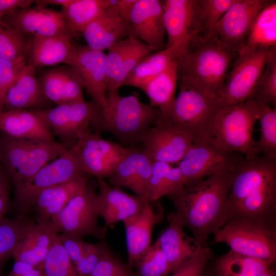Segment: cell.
<instances>
[{
    "label": "cell",
    "instance_id": "obj_27",
    "mask_svg": "<svg viewBox=\"0 0 276 276\" xmlns=\"http://www.w3.org/2000/svg\"><path fill=\"white\" fill-rule=\"evenodd\" d=\"M169 226L156 241L164 253L172 272L189 260L200 247L193 237L185 232V227L174 212L167 216Z\"/></svg>",
    "mask_w": 276,
    "mask_h": 276
},
{
    "label": "cell",
    "instance_id": "obj_12",
    "mask_svg": "<svg viewBox=\"0 0 276 276\" xmlns=\"http://www.w3.org/2000/svg\"><path fill=\"white\" fill-rule=\"evenodd\" d=\"M162 2L168 38L166 48H176L181 56L191 45L204 38L197 0H164Z\"/></svg>",
    "mask_w": 276,
    "mask_h": 276
},
{
    "label": "cell",
    "instance_id": "obj_45",
    "mask_svg": "<svg viewBox=\"0 0 276 276\" xmlns=\"http://www.w3.org/2000/svg\"><path fill=\"white\" fill-rule=\"evenodd\" d=\"M25 58L15 60L0 59V112L5 110L7 93L21 68L26 64Z\"/></svg>",
    "mask_w": 276,
    "mask_h": 276
},
{
    "label": "cell",
    "instance_id": "obj_22",
    "mask_svg": "<svg viewBox=\"0 0 276 276\" xmlns=\"http://www.w3.org/2000/svg\"><path fill=\"white\" fill-rule=\"evenodd\" d=\"M99 192L94 201V209L106 227H113L140 212L149 202L129 194L121 188L111 186L104 179H98Z\"/></svg>",
    "mask_w": 276,
    "mask_h": 276
},
{
    "label": "cell",
    "instance_id": "obj_56",
    "mask_svg": "<svg viewBox=\"0 0 276 276\" xmlns=\"http://www.w3.org/2000/svg\"><path fill=\"white\" fill-rule=\"evenodd\" d=\"M203 276H218L214 269L212 271L205 270L204 272Z\"/></svg>",
    "mask_w": 276,
    "mask_h": 276
},
{
    "label": "cell",
    "instance_id": "obj_23",
    "mask_svg": "<svg viewBox=\"0 0 276 276\" xmlns=\"http://www.w3.org/2000/svg\"><path fill=\"white\" fill-rule=\"evenodd\" d=\"M58 235L50 225L25 220L21 236L12 257L15 261L42 269L46 257Z\"/></svg>",
    "mask_w": 276,
    "mask_h": 276
},
{
    "label": "cell",
    "instance_id": "obj_51",
    "mask_svg": "<svg viewBox=\"0 0 276 276\" xmlns=\"http://www.w3.org/2000/svg\"><path fill=\"white\" fill-rule=\"evenodd\" d=\"M35 4L32 0H0V18L21 8L31 7Z\"/></svg>",
    "mask_w": 276,
    "mask_h": 276
},
{
    "label": "cell",
    "instance_id": "obj_6",
    "mask_svg": "<svg viewBox=\"0 0 276 276\" xmlns=\"http://www.w3.org/2000/svg\"><path fill=\"white\" fill-rule=\"evenodd\" d=\"M257 113L251 100L225 106L216 116L210 143L225 154L239 153L247 158L257 155L253 137Z\"/></svg>",
    "mask_w": 276,
    "mask_h": 276
},
{
    "label": "cell",
    "instance_id": "obj_5",
    "mask_svg": "<svg viewBox=\"0 0 276 276\" xmlns=\"http://www.w3.org/2000/svg\"><path fill=\"white\" fill-rule=\"evenodd\" d=\"M68 148L55 141L16 139L0 134V165L13 185L32 177Z\"/></svg>",
    "mask_w": 276,
    "mask_h": 276
},
{
    "label": "cell",
    "instance_id": "obj_37",
    "mask_svg": "<svg viewBox=\"0 0 276 276\" xmlns=\"http://www.w3.org/2000/svg\"><path fill=\"white\" fill-rule=\"evenodd\" d=\"M255 106L257 120L260 124L261 135L256 141V154L276 160V108L270 105L252 101Z\"/></svg>",
    "mask_w": 276,
    "mask_h": 276
},
{
    "label": "cell",
    "instance_id": "obj_29",
    "mask_svg": "<svg viewBox=\"0 0 276 276\" xmlns=\"http://www.w3.org/2000/svg\"><path fill=\"white\" fill-rule=\"evenodd\" d=\"M70 35L29 38L27 64L36 68L65 63L73 43Z\"/></svg>",
    "mask_w": 276,
    "mask_h": 276
},
{
    "label": "cell",
    "instance_id": "obj_8",
    "mask_svg": "<svg viewBox=\"0 0 276 276\" xmlns=\"http://www.w3.org/2000/svg\"><path fill=\"white\" fill-rule=\"evenodd\" d=\"M168 113L161 117L189 133L194 143L210 142L215 119L224 105L219 97L179 86Z\"/></svg>",
    "mask_w": 276,
    "mask_h": 276
},
{
    "label": "cell",
    "instance_id": "obj_33",
    "mask_svg": "<svg viewBox=\"0 0 276 276\" xmlns=\"http://www.w3.org/2000/svg\"><path fill=\"white\" fill-rule=\"evenodd\" d=\"M180 56L179 52L175 47L166 48L150 54L131 71L122 86H133L143 90L150 81Z\"/></svg>",
    "mask_w": 276,
    "mask_h": 276
},
{
    "label": "cell",
    "instance_id": "obj_57",
    "mask_svg": "<svg viewBox=\"0 0 276 276\" xmlns=\"http://www.w3.org/2000/svg\"><path fill=\"white\" fill-rule=\"evenodd\" d=\"M0 276H2V272H0Z\"/></svg>",
    "mask_w": 276,
    "mask_h": 276
},
{
    "label": "cell",
    "instance_id": "obj_4",
    "mask_svg": "<svg viewBox=\"0 0 276 276\" xmlns=\"http://www.w3.org/2000/svg\"><path fill=\"white\" fill-rule=\"evenodd\" d=\"M161 114L160 110L142 102L135 95L121 96L119 92L107 94L105 107L92 125L97 132L114 135L124 147L143 143L146 133Z\"/></svg>",
    "mask_w": 276,
    "mask_h": 276
},
{
    "label": "cell",
    "instance_id": "obj_32",
    "mask_svg": "<svg viewBox=\"0 0 276 276\" xmlns=\"http://www.w3.org/2000/svg\"><path fill=\"white\" fill-rule=\"evenodd\" d=\"M177 59L171 62L167 67L145 87L143 91L150 100V104L158 108L162 115L171 109L175 99V94L178 83Z\"/></svg>",
    "mask_w": 276,
    "mask_h": 276
},
{
    "label": "cell",
    "instance_id": "obj_2",
    "mask_svg": "<svg viewBox=\"0 0 276 276\" xmlns=\"http://www.w3.org/2000/svg\"><path fill=\"white\" fill-rule=\"evenodd\" d=\"M227 208L226 221L236 218L276 221V160L240 155L234 168Z\"/></svg>",
    "mask_w": 276,
    "mask_h": 276
},
{
    "label": "cell",
    "instance_id": "obj_20",
    "mask_svg": "<svg viewBox=\"0 0 276 276\" xmlns=\"http://www.w3.org/2000/svg\"><path fill=\"white\" fill-rule=\"evenodd\" d=\"M241 154H225L210 142L193 143L177 166L186 182L232 167Z\"/></svg>",
    "mask_w": 276,
    "mask_h": 276
},
{
    "label": "cell",
    "instance_id": "obj_53",
    "mask_svg": "<svg viewBox=\"0 0 276 276\" xmlns=\"http://www.w3.org/2000/svg\"><path fill=\"white\" fill-rule=\"evenodd\" d=\"M136 0H116L115 6L120 16L126 22Z\"/></svg>",
    "mask_w": 276,
    "mask_h": 276
},
{
    "label": "cell",
    "instance_id": "obj_21",
    "mask_svg": "<svg viewBox=\"0 0 276 276\" xmlns=\"http://www.w3.org/2000/svg\"><path fill=\"white\" fill-rule=\"evenodd\" d=\"M164 217V208L157 200L148 202L142 210L123 222L128 252L127 265L130 270L151 245L153 229Z\"/></svg>",
    "mask_w": 276,
    "mask_h": 276
},
{
    "label": "cell",
    "instance_id": "obj_42",
    "mask_svg": "<svg viewBox=\"0 0 276 276\" xmlns=\"http://www.w3.org/2000/svg\"><path fill=\"white\" fill-rule=\"evenodd\" d=\"M25 221L22 216L15 219L5 217L0 219V272L5 262L12 257V252L21 236Z\"/></svg>",
    "mask_w": 276,
    "mask_h": 276
},
{
    "label": "cell",
    "instance_id": "obj_14",
    "mask_svg": "<svg viewBox=\"0 0 276 276\" xmlns=\"http://www.w3.org/2000/svg\"><path fill=\"white\" fill-rule=\"evenodd\" d=\"M269 2L236 0L217 24L214 38L238 54L244 45L254 20Z\"/></svg>",
    "mask_w": 276,
    "mask_h": 276
},
{
    "label": "cell",
    "instance_id": "obj_46",
    "mask_svg": "<svg viewBox=\"0 0 276 276\" xmlns=\"http://www.w3.org/2000/svg\"><path fill=\"white\" fill-rule=\"evenodd\" d=\"M110 251L106 242L96 243L86 242L83 256L75 266L78 276H89L101 259Z\"/></svg>",
    "mask_w": 276,
    "mask_h": 276
},
{
    "label": "cell",
    "instance_id": "obj_1",
    "mask_svg": "<svg viewBox=\"0 0 276 276\" xmlns=\"http://www.w3.org/2000/svg\"><path fill=\"white\" fill-rule=\"evenodd\" d=\"M235 164L208 177L187 181L168 196L174 213L201 247L208 245L209 236L227 220V197Z\"/></svg>",
    "mask_w": 276,
    "mask_h": 276
},
{
    "label": "cell",
    "instance_id": "obj_17",
    "mask_svg": "<svg viewBox=\"0 0 276 276\" xmlns=\"http://www.w3.org/2000/svg\"><path fill=\"white\" fill-rule=\"evenodd\" d=\"M153 162L143 147H126L124 154L108 177L109 183L120 188L129 189L135 195L147 201Z\"/></svg>",
    "mask_w": 276,
    "mask_h": 276
},
{
    "label": "cell",
    "instance_id": "obj_31",
    "mask_svg": "<svg viewBox=\"0 0 276 276\" xmlns=\"http://www.w3.org/2000/svg\"><path fill=\"white\" fill-rule=\"evenodd\" d=\"M98 133L89 131L82 134L72 148L78 155L84 171L103 179L112 173L115 165L110 161L99 143Z\"/></svg>",
    "mask_w": 276,
    "mask_h": 276
},
{
    "label": "cell",
    "instance_id": "obj_9",
    "mask_svg": "<svg viewBox=\"0 0 276 276\" xmlns=\"http://www.w3.org/2000/svg\"><path fill=\"white\" fill-rule=\"evenodd\" d=\"M85 174L78 155L70 148L30 178L14 186L15 208L21 216L33 206L43 191Z\"/></svg>",
    "mask_w": 276,
    "mask_h": 276
},
{
    "label": "cell",
    "instance_id": "obj_18",
    "mask_svg": "<svg viewBox=\"0 0 276 276\" xmlns=\"http://www.w3.org/2000/svg\"><path fill=\"white\" fill-rule=\"evenodd\" d=\"M127 24L128 37L142 41L153 51L166 48L162 1L136 0Z\"/></svg>",
    "mask_w": 276,
    "mask_h": 276
},
{
    "label": "cell",
    "instance_id": "obj_13",
    "mask_svg": "<svg viewBox=\"0 0 276 276\" xmlns=\"http://www.w3.org/2000/svg\"><path fill=\"white\" fill-rule=\"evenodd\" d=\"M34 110L54 134L73 146L82 134L89 131V127L98 117L100 107L94 100L83 101Z\"/></svg>",
    "mask_w": 276,
    "mask_h": 276
},
{
    "label": "cell",
    "instance_id": "obj_38",
    "mask_svg": "<svg viewBox=\"0 0 276 276\" xmlns=\"http://www.w3.org/2000/svg\"><path fill=\"white\" fill-rule=\"evenodd\" d=\"M29 38L0 18V59L26 58Z\"/></svg>",
    "mask_w": 276,
    "mask_h": 276
},
{
    "label": "cell",
    "instance_id": "obj_55",
    "mask_svg": "<svg viewBox=\"0 0 276 276\" xmlns=\"http://www.w3.org/2000/svg\"><path fill=\"white\" fill-rule=\"evenodd\" d=\"M273 265L274 264L261 276H276V272L273 268Z\"/></svg>",
    "mask_w": 276,
    "mask_h": 276
},
{
    "label": "cell",
    "instance_id": "obj_34",
    "mask_svg": "<svg viewBox=\"0 0 276 276\" xmlns=\"http://www.w3.org/2000/svg\"><path fill=\"white\" fill-rule=\"evenodd\" d=\"M275 45L276 2L270 1L254 20L242 49H271Z\"/></svg>",
    "mask_w": 276,
    "mask_h": 276
},
{
    "label": "cell",
    "instance_id": "obj_16",
    "mask_svg": "<svg viewBox=\"0 0 276 276\" xmlns=\"http://www.w3.org/2000/svg\"><path fill=\"white\" fill-rule=\"evenodd\" d=\"M65 64L79 74L84 87L100 108L107 103L106 54L87 45L73 43Z\"/></svg>",
    "mask_w": 276,
    "mask_h": 276
},
{
    "label": "cell",
    "instance_id": "obj_7",
    "mask_svg": "<svg viewBox=\"0 0 276 276\" xmlns=\"http://www.w3.org/2000/svg\"><path fill=\"white\" fill-rule=\"evenodd\" d=\"M214 235L215 243L226 244L234 252L275 263L276 221L232 218Z\"/></svg>",
    "mask_w": 276,
    "mask_h": 276
},
{
    "label": "cell",
    "instance_id": "obj_19",
    "mask_svg": "<svg viewBox=\"0 0 276 276\" xmlns=\"http://www.w3.org/2000/svg\"><path fill=\"white\" fill-rule=\"evenodd\" d=\"M2 20L27 37L74 34L60 12L38 6L17 9Z\"/></svg>",
    "mask_w": 276,
    "mask_h": 276
},
{
    "label": "cell",
    "instance_id": "obj_58",
    "mask_svg": "<svg viewBox=\"0 0 276 276\" xmlns=\"http://www.w3.org/2000/svg\"><path fill=\"white\" fill-rule=\"evenodd\" d=\"M101 276H106V275H101Z\"/></svg>",
    "mask_w": 276,
    "mask_h": 276
},
{
    "label": "cell",
    "instance_id": "obj_11",
    "mask_svg": "<svg viewBox=\"0 0 276 276\" xmlns=\"http://www.w3.org/2000/svg\"><path fill=\"white\" fill-rule=\"evenodd\" d=\"M96 195L94 188L87 185L52 219L50 226L57 234L67 233L82 238L91 236L103 240L107 227L98 224L94 209Z\"/></svg>",
    "mask_w": 276,
    "mask_h": 276
},
{
    "label": "cell",
    "instance_id": "obj_36",
    "mask_svg": "<svg viewBox=\"0 0 276 276\" xmlns=\"http://www.w3.org/2000/svg\"><path fill=\"white\" fill-rule=\"evenodd\" d=\"M273 264L230 250L217 259L214 269L218 276H261Z\"/></svg>",
    "mask_w": 276,
    "mask_h": 276
},
{
    "label": "cell",
    "instance_id": "obj_47",
    "mask_svg": "<svg viewBox=\"0 0 276 276\" xmlns=\"http://www.w3.org/2000/svg\"><path fill=\"white\" fill-rule=\"evenodd\" d=\"M168 163L154 161L148 185L147 200L149 202L158 200L157 195L165 177L172 167Z\"/></svg>",
    "mask_w": 276,
    "mask_h": 276
},
{
    "label": "cell",
    "instance_id": "obj_44",
    "mask_svg": "<svg viewBox=\"0 0 276 276\" xmlns=\"http://www.w3.org/2000/svg\"><path fill=\"white\" fill-rule=\"evenodd\" d=\"M213 256L214 253L208 245L200 247L170 276H203L208 261Z\"/></svg>",
    "mask_w": 276,
    "mask_h": 276
},
{
    "label": "cell",
    "instance_id": "obj_30",
    "mask_svg": "<svg viewBox=\"0 0 276 276\" xmlns=\"http://www.w3.org/2000/svg\"><path fill=\"white\" fill-rule=\"evenodd\" d=\"M48 101L45 97L36 77L35 69L26 64L8 91L5 108L7 109L37 108L43 106Z\"/></svg>",
    "mask_w": 276,
    "mask_h": 276
},
{
    "label": "cell",
    "instance_id": "obj_15",
    "mask_svg": "<svg viewBox=\"0 0 276 276\" xmlns=\"http://www.w3.org/2000/svg\"><path fill=\"white\" fill-rule=\"evenodd\" d=\"M194 143L192 136L161 116L148 131L143 147L154 161L178 164Z\"/></svg>",
    "mask_w": 276,
    "mask_h": 276
},
{
    "label": "cell",
    "instance_id": "obj_24",
    "mask_svg": "<svg viewBox=\"0 0 276 276\" xmlns=\"http://www.w3.org/2000/svg\"><path fill=\"white\" fill-rule=\"evenodd\" d=\"M39 81L45 97L57 105L85 101L82 80L69 65L47 70Z\"/></svg>",
    "mask_w": 276,
    "mask_h": 276
},
{
    "label": "cell",
    "instance_id": "obj_25",
    "mask_svg": "<svg viewBox=\"0 0 276 276\" xmlns=\"http://www.w3.org/2000/svg\"><path fill=\"white\" fill-rule=\"evenodd\" d=\"M116 0L89 24L81 33L87 45L104 51L129 36L126 22L119 15Z\"/></svg>",
    "mask_w": 276,
    "mask_h": 276
},
{
    "label": "cell",
    "instance_id": "obj_39",
    "mask_svg": "<svg viewBox=\"0 0 276 276\" xmlns=\"http://www.w3.org/2000/svg\"><path fill=\"white\" fill-rule=\"evenodd\" d=\"M248 100L276 108V49L271 52L256 87Z\"/></svg>",
    "mask_w": 276,
    "mask_h": 276
},
{
    "label": "cell",
    "instance_id": "obj_35",
    "mask_svg": "<svg viewBox=\"0 0 276 276\" xmlns=\"http://www.w3.org/2000/svg\"><path fill=\"white\" fill-rule=\"evenodd\" d=\"M112 4V0H71L61 7L67 26L74 34L85 28Z\"/></svg>",
    "mask_w": 276,
    "mask_h": 276
},
{
    "label": "cell",
    "instance_id": "obj_28",
    "mask_svg": "<svg viewBox=\"0 0 276 276\" xmlns=\"http://www.w3.org/2000/svg\"><path fill=\"white\" fill-rule=\"evenodd\" d=\"M0 131L16 139L54 141L53 132L34 110L12 109L0 112Z\"/></svg>",
    "mask_w": 276,
    "mask_h": 276
},
{
    "label": "cell",
    "instance_id": "obj_52",
    "mask_svg": "<svg viewBox=\"0 0 276 276\" xmlns=\"http://www.w3.org/2000/svg\"><path fill=\"white\" fill-rule=\"evenodd\" d=\"M7 276H44L42 269L35 268L29 264L15 261L12 269Z\"/></svg>",
    "mask_w": 276,
    "mask_h": 276
},
{
    "label": "cell",
    "instance_id": "obj_40",
    "mask_svg": "<svg viewBox=\"0 0 276 276\" xmlns=\"http://www.w3.org/2000/svg\"><path fill=\"white\" fill-rule=\"evenodd\" d=\"M134 265L136 267V276H168L171 273L168 262L156 240Z\"/></svg>",
    "mask_w": 276,
    "mask_h": 276
},
{
    "label": "cell",
    "instance_id": "obj_41",
    "mask_svg": "<svg viewBox=\"0 0 276 276\" xmlns=\"http://www.w3.org/2000/svg\"><path fill=\"white\" fill-rule=\"evenodd\" d=\"M236 0H197L205 38H214L216 27Z\"/></svg>",
    "mask_w": 276,
    "mask_h": 276
},
{
    "label": "cell",
    "instance_id": "obj_10",
    "mask_svg": "<svg viewBox=\"0 0 276 276\" xmlns=\"http://www.w3.org/2000/svg\"><path fill=\"white\" fill-rule=\"evenodd\" d=\"M275 49H242L239 52L219 96L224 105L239 104L249 98Z\"/></svg>",
    "mask_w": 276,
    "mask_h": 276
},
{
    "label": "cell",
    "instance_id": "obj_3",
    "mask_svg": "<svg viewBox=\"0 0 276 276\" xmlns=\"http://www.w3.org/2000/svg\"><path fill=\"white\" fill-rule=\"evenodd\" d=\"M237 54L215 38L200 39L177 58L179 86L219 97Z\"/></svg>",
    "mask_w": 276,
    "mask_h": 276
},
{
    "label": "cell",
    "instance_id": "obj_59",
    "mask_svg": "<svg viewBox=\"0 0 276 276\" xmlns=\"http://www.w3.org/2000/svg\"></svg>",
    "mask_w": 276,
    "mask_h": 276
},
{
    "label": "cell",
    "instance_id": "obj_26",
    "mask_svg": "<svg viewBox=\"0 0 276 276\" xmlns=\"http://www.w3.org/2000/svg\"><path fill=\"white\" fill-rule=\"evenodd\" d=\"M87 185L88 178L85 174L42 192L33 205L36 211L37 223L50 226L52 219Z\"/></svg>",
    "mask_w": 276,
    "mask_h": 276
},
{
    "label": "cell",
    "instance_id": "obj_50",
    "mask_svg": "<svg viewBox=\"0 0 276 276\" xmlns=\"http://www.w3.org/2000/svg\"><path fill=\"white\" fill-rule=\"evenodd\" d=\"M10 204V179L0 167V219L5 217Z\"/></svg>",
    "mask_w": 276,
    "mask_h": 276
},
{
    "label": "cell",
    "instance_id": "obj_49",
    "mask_svg": "<svg viewBox=\"0 0 276 276\" xmlns=\"http://www.w3.org/2000/svg\"><path fill=\"white\" fill-rule=\"evenodd\" d=\"M185 183V178L178 167H172L168 172L159 189L158 199L164 196H169L180 189Z\"/></svg>",
    "mask_w": 276,
    "mask_h": 276
},
{
    "label": "cell",
    "instance_id": "obj_43",
    "mask_svg": "<svg viewBox=\"0 0 276 276\" xmlns=\"http://www.w3.org/2000/svg\"><path fill=\"white\" fill-rule=\"evenodd\" d=\"M44 276H78L75 267L58 238L43 264Z\"/></svg>",
    "mask_w": 276,
    "mask_h": 276
},
{
    "label": "cell",
    "instance_id": "obj_48",
    "mask_svg": "<svg viewBox=\"0 0 276 276\" xmlns=\"http://www.w3.org/2000/svg\"><path fill=\"white\" fill-rule=\"evenodd\" d=\"M58 238L75 266L83 256L86 242L82 238L67 233L58 234Z\"/></svg>",
    "mask_w": 276,
    "mask_h": 276
},
{
    "label": "cell",
    "instance_id": "obj_54",
    "mask_svg": "<svg viewBox=\"0 0 276 276\" xmlns=\"http://www.w3.org/2000/svg\"><path fill=\"white\" fill-rule=\"evenodd\" d=\"M71 0H39L35 1L36 6L45 7L49 5L59 6L61 7L68 4Z\"/></svg>",
    "mask_w": 276,
    "mask_h": 276
}]
</instances>
